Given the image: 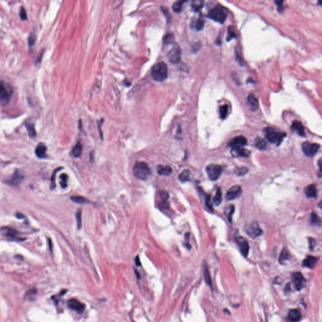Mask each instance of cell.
Masks as SVG:
<instances>
[{
	"mask_svg": "<svg viewBox=\"0 0 322 322\" xmlns=\"http://www.w3.org/2000/svg\"><path fill=\"white\" fill-rule=\"evenodd\" d=\"M24 175H22L18 171H17L14 172V173L13 174L10 179L8 181H7V182L8 183V185H11L13 186H17L20 185L21 182L23 181V179H24Z\"/></svg>",
	"mask_w": 322,
	"mask_h": 322,
	"instance_id": "cell-15",
	"label": "cell"
},
{
	"mask_svg": "<svg viewBox=\"0 0 322 322\" xmlns=\"http://www.w3.org/2000/svg\"><path fill=\"white\" fill-rule=\"evenodd\" d=\"M35 41H36L35 34L34 32H32L30 34L28 39V43L30 47H32V46L35 44Z\"/></svg>",
	"mask_w": 322,
	"mask_h": 322,
	"instance_id": "cell-42",
	"label": "cell"
},
{
	"mask_svg": "<svg viewBox=\"0 0 322 322\" xmlns=\"http://www.w3.org/2000/svg\"><path fill=\"white\" fill-rule=\"evenodd\" d=\"M249 171L248 168L245 167H237L235 169V172L237 175H243L245 174H247Z\"/></svg>",
	"mask_w": 322,
	"mask_h": 322,
	"instance_id": "cell-41",
	"label": "cell"
},
{
	"mask_svg": "<svg viewBox=\"0 0 322 322\" xmlns=\"http://www.w3.org/2000/svg\"><path fill=\"white\" fill-rule=\"evenodd\" d=\"M233 154H235L237 157H249L250 154V152L248 150L245 149L243 148H239V149H232Z\"/></svg>",
	"mask_w": 322,
	"mask_h": 322,
	"instance_id": "cell-23",
	"label": "cell"
},
{
	"mask_svg": "<svg viewBox=\"0 0 322 322\" xmlns=\"http://www.w3.org/2000/svg\"><path fill=\"white\" fill-rule=\"evenodd\" d=\"M168 58L173 63H178L181 58V50L178 45H174L168 52Z\"/></svg>",
	"mask_w": 322,
	"mask_h": 322,
	"instance_id": "cell-9",
	"label": "cell"
},
{
	"mask_svg": "<svg viewBox=\"0 0 322 322\" xmlns=\"http://www.w3.org/2000/svg\"><path fill=\"white\" fill-rule=\"evenodd\" d=\"M320 148V145L315 143L305 142L302 145V150L304 154L308 157H312L315 155Z\"/></svg>",
	"mask_w": 322,
	"mask_h": 322,
	"instance_id": "cell-7",
	"label": "cell"
},
{
	"mask_svg": "<svg viewBox=\"0 0 322 322\" xmlns=\"http://www.w3.org/2000/svg\"><path fill=\"white\" fill-rule=\"evenodd\" d=\"M43 52L42 51V53H41V55H39V58H38V59H37V61H36V64H38V63H40V62H41V60H42V56H43Z\"/></svg>",
	"mask_w": 322,
	"mask_h": 322,
	"instance_id": "cell-52",
	"label": "cell"
},
{
	"mask_svg": "<svg viewBox=\"0 0 322 322\" xmlns=\"http://www.w3.org/2000/svg\"><path fill=\"white\" fill-rule=\"evenodd\" d=\"M247 100L248 103L251 106L252 110L253 111H256L259 108V101L254 95L250 94L247 97Z\"/></svg>",
	"mask_w": 322,
	"mask_h": 322,
	"instance_id": "cell-21",
	"label": "cell"
},
{
	"mask_svg": "<svg viewBox=\"0 0 322 322\" xmlns=\"http://www.w3.org/2000/svg\"><path fill=\"white\" fill-rule=\"evenodd\" d=\"M227 14L228 11L225 7L217 5L209 11L208 17L220 24H224L227 17Z\"/></svg>",
	"mask_w": 322,
	"mask_h": 322,
	"instance_id": "cell-3",
	"label": "cell"
},
{
	"mask_svg": "<svg viewBox=\"0 0 322 322\" xmlns=\"http://www.w3.org/2000/svg\"><path fill=\"white\" fill-rule=\"evenodd\" d=\"M236 37V35H235V34H234V32H233V30H229V32H228V40H229L230 39H233V37Z\"/></svg>",
	"mask_w": 322,
	"mask_h": 322,
	"instance_id": "cell-49",
	"label": "cell"
},
{
	"mask_svg": "<svg viewBox=\"0 0 322 322\" xmlns=\"http://www.w3.org/2000/svg\"><path fill=\"white\" fill-rule=\"evenodd\" d=\"M76 221H77V227L78 229H81L82 227V211L81 209L78 210L76 214Z\"/></svg>",
	"mask_w": 322,
	"mask_h": 322,
	"instance_id": "cell-37",
	"label": "cell"
},
{
	"mask_svg": "<svg viewBox=\"0 0 322 322\" xmlns=\"http://www.w3.org/2000/svg\"><path fill=\"white\" fill-rule=\"evenodd\" d=\"M219 110H220L219 112H220V118L221 119H225L227 117V114H228V105H224L223 106H221L220 107Z\"/></svg>",
	"mask_w": 322,
	"mask_h": 322,
	"instance_id": "cell-34",
	"label": "cell"
},
{
	"mask_svg": "<svg viewBox=\"0 0 322 322\" xmlns=\"http://www.w3.org/2000/svg\"><path fill=\"white\" fill-rule=\"evenodd\" d=\"M203 6V1H198V0H197V1H193L192 2V3H191V7H192V9L195 11H198L200 10H201Z\"/></svg>",
	"mask_w": 322,
	"mask_h": 322,
	"instance_id": "cell-35",
	"label": "cell"
},
{
	"mask_svg": "<svg viewBox=\"0 0 322 322\" xmlns=\"http://www.w3.org/2000/svg\"><path fill=\"white\" fill-rule=\"evenodd\" d=\"M68 307L71 310H74L78 313H82L84 309H85V305L83 303H81L79 300L76 299L72 298L67 301Z\"/></svg>",
	"mask_w": 322,
	"mask_h": 322,
	"instance_id": "cell-13",
	"label": "cell"
},
{
	"mask_svg": "<svg viewBox=\"0 0 322 322\" xmlns=\"http://www.w3.org/2000/svg\"><path fill=\"white\" fill-rule=\"evenodd\" d=\"M302 315L300 310L298 309L291 310L288 313V319L290 322H298L301 319Z\"/></svg>",
	"mask_w": 322,
	"mask_h": 322,
	"instance_id": "cell-16",
	"label": "cell"
},
{
	"mask_svg": "<svg viewBox=\"0 0 322 322\" xmlns=\"http://www.w3.org/2000/svg\"><path fill=\"white\" fill-rule=\"evenodd\" d=\"M310 220H311V223L313 225H320L321 224V220H320V218L317 215V214L315 213H313L311 214V217H310Z\"/></svg>",
	"mask_w": 322,
	"mask_h": 322,
	"instance_id": "cell-38",
	"label": "cell"
},
{
	"mask_svg": "<svg viewBox=\"0 0 322 322\" xmlns=\"http://www.w3.org/2000/svg\"><path fill=\"white\" fill-rule=\"evenodd\" d=\"M255 145L260 150H264L266 148L267 143L263 139H261L260 137H257L255 140Z\"/></svg>",
	"mask_w": 322,
	"mask_h": 322,
	"instance_id": "cell-28",
	"label": "cell"
},
{
	"mask_svg": "<svg viewBox=\"0 0 322 322\" xmlns=\"http://www.w3.org/2000/svg\"><path fill=\"white\" fill-rule=\"evenodd\" d=\"M190 175H191V172L188 169L184 170L179 175V179L180 181L182 182L188 181L190 178Z\"/></svg>",
	"mask_w": 322,
	"mask_h": 322,
	"instance_id": "cell-29",
	"label": "cell"
},
{
	"mask_svg": "<svg viewBox=\"0 0 322 322\" xmlns=\"http://www.w3.org/2000/svg\"><path fill=\"white\" fill-rule=\"evenodd\" d=\"M67 175L66 174H63L60 175V179H61V182H60V185H61V186H62V188H64L67 186Z\"/></svg>",
	"mask_w": 322,
	"mask_h": 322,
	"instance_id": "cell-46",
	"label": "cell"
},
{
	"mask_svg": "<svg viewBox=\"0 0 322 322\" xmlns=\"http://www.w3.org/2000/svg\"><path fill=\"white\" fill-rule=\"evenodd\" d=\"M317 260H318V258L311 256H309L303 260V266L306 267L310 268V269H312V268H313L315 266Z\"/></svg>",
	"mask_w": 322,
	"mask_h": 322,
	"instance_id": "cell-19",
	"label": "cell"
},
{
	"mask_svg": "<svg viewBox=\"0 0 322 322\" xmlns=\"http://www.w3.org/2000/svg\"><path fill=\"white\" fill-rule=\"evenodd\" d=\"M133 173L137 179L146 180L151 174V170L146 163L139 161L135 164L133 167Z\"/></svg>",
	"mask_w": 322,
	"mask_h": 322,
	"instance_id": "cell-2",
	"label": "cell"
},
{
	"mask_svg": "<svg viewBox=\"0 0 322 322\" xmlns=\"http://www.w3.org/2000/svg\"><path fill=\"white\" fill-rule=\"evenodd\" d=\"M13 89L9 84L2 80H0V101H8L13 94Z\"/></svg>",
	"mask_w": 322,
	"mask_h": 322,
	"instance_id": "cell-5",
	"label": "cell"
},
{
	"mask_svg": "<svg viewBox=\"0 0 322 322\" xmlns=\"http://www.w3.org/2000/svg\"><path fill=\"white\" fill-rule=\"evenodd\" d=\"M264 132L266 139L268 141L272 143L277 144L278 145H280L283 139L286 137V134L285 133L276 131V130L270 127L266 128Z\"/></svg>",
	"mask_w": 322,
	"mask_h": 322,
	"instance_id": "cell-4",
	"label": "cell"
},
{
	"mask_svg": "<svg viewBox=\"0 0 322 322\" xmlns=\"http://www.w3.org/2000/svg\"><path fill=\"white\" fill-rule=\"evenodd\" d=\"M36 294H37V290L35 289H32L27 291L25 297L28 300H32V299L34 298Z\"/></svg>",
	"mask_w": 322,
	"mask_h": 322,
	"instance_id": "cell-40",
	"label": "cell"
},
{
	"mask_svg": "<svg viewBox=\"0 0 322 322\" xmlns=\"http://www.w3.org/2000/svg\"><path fill=\"white\" fill-rule=\"evenodd\" d=\"M186 2L185 1H179V2H175L173 5H172V10L175 13H180L181 11H182V7H183V4L185 3Z\"/></svg>",
	"mask_w": 322,
	"mask_h": 322,
	"instance_id": "cell-31",
	"label": "cell"
},
{
	"mask_svg": "<svg viewBox=\"0 0 322 322\" xmlns=\"http://www.w3.org/2000/svg\"><path fill=\"white\" fill-rule=\"evenodd\" d=\"M247 139L243 136H238L235 137L231 142L229 143V146L232 148V149L243 148V146L247 144Z\"/></svg>",
	"mask_w": 322,
	"mask_h": 322,
	"instance_id": "cell-14",
	"label": "cell"
},
{
	"mask_svg": "<svg viewBox=\"0 0 322 322\" xmlns=\"http://www.w3.org/2000/svg\"><path fill=\"white\" fill-rule=\"evenodd\" d=\"M304 193L308 198H316L317 196V189L315 185H310L304 189Z\"/></svg>",
	"mask_w": 322,
	"mask_h": 322,
	"instance_id": "cell-18",
	"label": "cell"
},
{
	"mask_svg": "<svg viewBox=\"0 0 322 322\" xmlns=\"http://www.w3.org/2000/svg\"><path fill=\"white\" fill-rule=\"evenodd\" d=\"M289 258H290V255H289L288 250L285 249L281 253L279 258V261L281 264H283L286 261V260H289Z\"/></svg>",
	"mask_w": 322,
	"mask_h": 322,
	"instance_id": "cell-30",
	"label": "cell"
},
{
	"mask_svg": "<svg viewBox=\"0 0 322 322\" xmlns=\"http://www.w3.org/2000/svg\"><path fill=\"white\" fill-rule=\"evenodd\" d=\"M20 17L22 20H26L27 19V14L24 7L21 6L20 10Z\"/></svg>",
	"mask_w": 322,
	"mask_h": 322,
	"instance_id": "cell-47",
	"label": "cell"
},
{
	"mask_svg": "<svg viewBox=\"0 0 322 322\" xmlns=\"http://www.w3.org/2000/svg\"><path fill=\"white\" fill-rule=\"evenodd\" d=\"M71 200L73 202L78 204H85L88 203L89 201L85 197L82 196H74L71 197Z\"/></svg>",
	"mask_w": 322,
	"mask_h": 322,
	"instance_id": "cell-27",
	"label": "cell"
},
{
	"mask_svg": "<svg viewBox=\"0 0 322 322\" xmlns=\"http://www.w3.org/2000/svg\"><path fill=\"white\" fill-rule=\"evenodd\" d=\"M242 188L239 185H235L230 188L225 196V198L227 201H230L238 198L242 193Z\"/></svg>",
	"mask_w": 322,
	"mask_h": 322,
	"instance_id": "cell-12",
	"label": "cell"
},
{
	"mask_svg": "<svg viewBox=\"0 0 322 322\" xmlns=\"http://www.w3.org/2000/svg\"><path fill=\"white\" fill-rule=\"evenodd\" d=\"M60 169H61V168H58L57 169L55 170L54 172H53L52 175V178H51V185H50V188L52 189H53V188H54L56 187V182H55V180H56V173L57 171H59Z\"/></svg>",
	"mask_w": 322,
	"mask_h": 322,
	"instance_id": "cell-45",
	"label": "cell"
},
{
	"mask_svg": "<svg viewBox=\"0 0 322 322\" xmlns=\"http://www.w3.org/2000/svg\"><path fill=\"white\" fill-rule=\"evenodd\" d=\"M17 218H24V216L23 215V214H22L21 213H18V214H17Z\"/></svg>",
	"mask_w": 322,
	"mask_h": 322,
	"instance_id": "cell-53",
	"label": "cell"
},
{
	"mask_svg": "<svg viewBox=\"0 0 322 322\" xmlns=\"http://www.w3.org/2000/svg\"><path fill=\"white\" fill-rule=\"evenodd\" d=\"M46 152H47V147L43 143H40L37 145L35 149V154L38 157L45 158L47 156Z\"/></svg>",
	"mask_w": 322,
	"mask_h": 322,
	"instance_id": "cell-20",
	"label": "cell"
},
{
	"mask_svg": "<svg viewBox=\"0 0 322 322\" xmlns=\"http://www.w3.org/2000/svg\"><path fill=\"white\" fill-rule=\"evenodd\" d=\"M245 232L252 238H256L257 237L261 235L262 233V230L259 227L257 222L255 221L247 225L245 228Z\"/></svg>",
	"mask_w": 322,
	"mask_h": 322,
	"instance_id": "cell-8",
	"label": "cell"
},
{
	"mask_svg": "<svg viewBox=\"0 0 322 322\" xmlns=\"http://www.w3.org/2000/svg\"><path fill=\"white\" fill-rule=\"evenodd\" d=\"M25 126L27 130V132L28 133V135L30 138L32 139H34L37 136V132L35 128V125L34 124L31 122H27L25 124Z\"/></svg>",
	"mask_w": 322,
	"mask_h": 322,
	"instance_id": "cell-24",
	"label": "cell"
},
{
	"mask_svg": "<svg viewBox=\"0 0 322 322\" xmlns=\"http://www.w3.org/2000/svg\"><path fill=\"white\" fill-rule=\"evenodd\" d=\"M235 241L239 247L242 255L245 257H247L249 251V245L247 241L241 236H237L235 237Z\"/></svg>",
	"mask_w": 322,
	"mask_h": 322,
	"instance_id": "cell-11",
	"label": "cell"
},
{
	"mask_svg": "<svg viewBox=\"0 0 322 322\" xmlns=\"http://www.w3.org/2000/svg\"><path fill=\"white\" fill-rule=\"evenodd\" d=\"M174 39V35L172 33L167 34L163 38V43L164 44L172 43Z\"/></svg>",
	"mask_w": 322,
	"mask_h": 322,
	"instance_id": "cell-36",
	"label": "cell"
},
{
	"mask_svg": "<svg viewBox=\"0 0 322 322\" xmlns=\"http://www.w3.org/2000/svg\"><path fill=\"white\" fill-rule=\"evenodd\" d=\"M291 129L296 131L298 134L300 136H304V128L303 124L300 121L295 120L293 122V124L291 125Z\"/></svg>",
	"mask_w": 322,
	"mask_h": 322,
	"instance_id": "cell-17",
	"label": "cell"
},
{
	"mask_svg": "<svg viewBox=\"0 0 322 322\" xmlns=\"http://www.w3.org/2000/svg\"><path fill=\"white\" fill-rule=\"evenodd\" d=\"M204 279H205L206 282L210 286H211V279L210 274V272H209V271L207 266L204 267Z\"/></svg>",
	"mask_w": 322,
	"mask_h": 322,
	"instance_id": "cell-39",
	"label": "cell"
},
{
	"mask_svg": "<svg viewBox=\"0 0 322 322\" xmlns=\"http://www.w3.org/2000/svg\"><path fill=\"white\" fill-rule=\"evenodd\" d=\"M159 196L162 201H167L169 195L166 191H161L159 193Z\"/></svg>",
	"mask_w": 322,
	"mask_h": 322,
	"instance_id": "cell-44",
	"label": "cell"
},
{
	"mask_svg": "<svg viewBox=\"0 0 322 322\" xmlns=\"http://www.w3.org/2000/svg\"><path fill=\"white\" fill-rule=\"evenodd\" d=\"M204 21L203 18H198L195 24V28L198 30H200L201 29H203V27H204Z\"/></svg>",
	"mask_w": 322,
	"mask_h": 322,
	"instance_id": "cell-43",
	"label": "cell"
},
{
	"mask_svg": "<svg viewBox=\"0 0 322 322\" xmlns=\"http://www.w3.org/2000/svg\"><path fill=\"white\" fill-rule=\"evenodd\" d=\"M222 201V193L220 188L217 189L216 193L213 197V202L216 205H219Z\"/></svg>",
	"mask_w": 322,
	"mask_h": 322,
	"instance_id": "cell-32",
	"label": "cell"
},
{
	"mask_svg": "<svg viewBox=\"0 0 322 322\" xmlns=\"http://www.w3.org/2000/svg\"><path fill=\"white\" fill-rule=\"evenodd\" d=\"M206 171L208 177L211 181L217 180L222 172V168L217 164H210L206 168Z\"/></svg>",
	"mask_w": 322,
	"mask_h": 322,
	"instance_id": "cell-6",
	"label": "cell"
},
{
	"mask_svg": "<svg viewBox=\"0 0 322 322\" xmlns=\"http://www.w3.org/2000/svg\"><path fill=\"white\" fill-rule=\"evenodd\" d=\"M206 199V206L208 207V208L209 209H210V210H213L212 205H211V203H210V196L207 195Z\"/></svg>",
	"mask_w": 322,
	"mask_h": 322,
	"instance_id": "cell-48",
	"label": "cell"
},
{
	"mask_svg": "<svg viewBox=\"0 0 322 322\" xmlns=\"http://www.w3.org/2000/svg\"><path fill=\"white\" fill-rule=\"evenodd\" d=\"M5 231V235L10 239H18V233L15 230L11 228H5L3 229Z\"/></svg>",
	"mask_w": 322,
	"mask_h": 322,
	"instance_id": "cell-25",
	"label": "cell"
},
{
	"mask_svg": "<svg viewBox=\"0 0 322 322\" xmlns=\"http://www.w3.org/2000/svg\"><path fill=\"white\" fill-rule=\"evenodd\" d=\"M135 263L137 264V266H141V262H140V258L139 256H137L136 259H135Z\"/></svg>",
	"mask_w": 322,
	"mask_h": 322,
	"instance_id": "cell-51",
	"label": "cell"
},
{
	"mask_svg": "<svg viewBox=\"0 0 322 322\" xmlns=\"http://www.w3.org/2000/svg\"><path fill=\"white\" fill-rule=\"evenodd\" d=\"M152 78L156 81H163L168 76V68L164 62H159L153 66L151 69Z\"/></svg>",
	"mask_w": 322,
	"mask_h": 322,
	"instance_id": "cell-1",
	"label": "cell"
},
{
	"mask_svg": "<svg viewBox=\"0 0 322 322\" xmlns=\"http://www.w3.org/2000/svg\"><path fill=\"white\" fill-rule=\"evenodd\" d=\"M315 240H314L313 239H310V248L311 249H313L314 246L315 245Z\"/></svg>",
	"mask_w": 322,
	"mask_h": 322,
	"instance_id": "cell-50",
	"label": "cell"
},
{
	"mask_svg": "<svg viewBox=\"0 0 322 322\" xmlns=\"http://www.w3.org/2000/svg\"><path fill=\"white\" fill-rule=\"evenodd\" d=\"M157 172L161 175H169L172 172V169L170 166H159L157 167Z\"/></svg>",
	"mask_w": 322,
	"mask_h": 322,
	"instance_id": "cell-22",
	"label": "cell"
},
{
	"mask_svg": "<svg viewBox=\"0 0 322 322\" xmlns=\"http://www.w3.org/2000/svg\"><path fill=\"white\" fill-rule=\"evenodd\" d=\"M293 282L295 285V289L298 291H300L303 289L306 285V280L304 278L303 274L300 272H295L293 274Z\"/></svg>",
	"mask_w": 322,
	"mask_h": 322,
	"instance_id": "cell-10",
	"label": "cell"
},
{
	"mask_svg": "<svg viewBox=\"0 0 322 322\" xmlns=\"http://www.w3.org/2000/svg\"><path fill=\"white\" fill-rule=\"evenodd\" d=\"M82 152V145L81 143L78 142L72 149V155L74 157H79Z\"/></svg>",
	"mask_w": 322,
	"mask_h": 322,
	"instance_id": "cell-26",
	"label": "cell"
},
{
	"mask_svg": "<svg viewBox=\"0 0 322 322\" xmlns=\"http://www.w3.org/2000/svg\"><path fill=\"white\" fill-rule=\"evenodd\" d=\"M234 211H235V207L233 205L230 206L228 208H226V211H225L226 216L230 223L232 222V216L234 213Z\"/></svg>",
	"mask_w": 322,
	"mask_h": 322,
	"instance_id": "cell-33",
	"label": "cell"
}]
</instances>
